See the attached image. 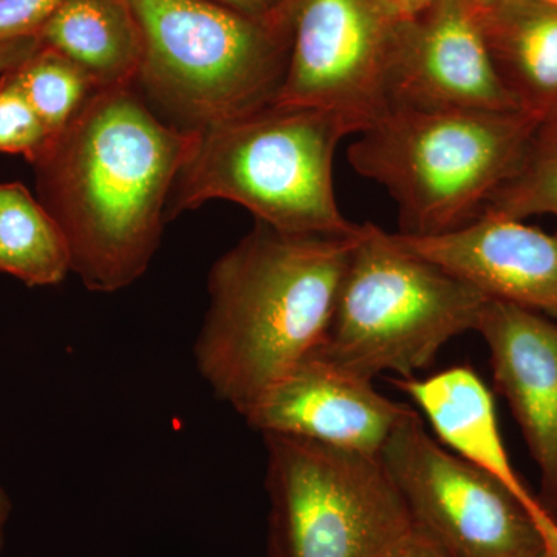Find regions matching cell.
<instances>
[{
	"instance_id": "6da1fadb",
	"label": "cell",
	"mask_w": 557,
	"mask_h": 557,
	"mask_svg": "<svg viewBox=\"0 0 557 557\" xmlns=\"http://www.w3.org/2000/svg\"><path fill=\"white\" fill-rule=\"evenodd\" d=\"M197 135L160 120L135 86L97 89L36 161L84 287L120 292L148 271Z\"/></svg>"
},
{
	"instance_id": "7a4b0ae2",
	"label": "cell",
	"mask_w": 557,
	"mask_h": 557,
	"mask_svg": "<svg viewBox=\"0 0 557 557\" xmlns=\"http://www.w3.org/2000/svg\"><path fill=\"white\" fill-rule=\"evenodd\" d=\"M354 236H302L256 222L212 265L194 357L242 417L327 335Z\"/></svg>"
},
{
	"instance_id": "3957f363",
	"label": "cell",
	"mask_w": 557,
	"mask_h": 557,
	"mask_svg": "<svg viewBox=\"0 0 557 557\" xmlns=\"http://www.w3.org/2000/svg\"><path fill=\"white\" fill-rule=\"evenodd\" d=\"M172 188L166 220L211 200L247 208L260 223L302 236H354L341 212L333 161L343 138L361 134L336 110L273 104L197 131Z\"/></svg>"
},
{
	"instance_id": "277c9868",
	"label": "cell",
	"mask_w": 557,
	"mask_h": 557,
	"mask_svg": "<svg viewBox=\"0 0 557 557\" xmlns=\"http://www.w3.org/2000/svg\"><path fill=\"white\" fill-rule=\"evenodd\" d=\"M541 127L523 112L392 108L347 156L359 175L391 194L399 234L438 236L482 215Z\"/></svg>"
},
{
	"instance_id": "5b68a950",
	"label": "cell",
	"mask_w": 557,
	"mask_h": 557,
	"mask_svg": "<svg viewBox=\"0 0 557 557\" xmlns=\"http://www.w3.org/2000/svg\"><path fill=\"white\" fill-rule=\"evenodd\" d=\"M139 36L135 87L172 124L203 131L276 101L292 21L267 22L215 0H126Z\"/></svg>"
},
{
	"instance_id": "8992f818",
	"label": "cell",
	"mask_w": 557,
	"mask_h": 557,
	"mask_svg": "<svg viewBox=\"0 0 557 557\" xmlns=\"http://www.w3.org/2000/svg\"><path fill=\"white\" fill-rule=\"evenodd\" d=\"M486 300L478 288L366 223L317 351L369 381L384 372L413 379L450 339L478 327Z\"/></svg>"
},
{
	"instance_id": "52a82bcc",
	"label": "cell",
	"mask_w": 557,
	"mask_h": 557,
	"mask_svg": "<svg viewBox=\"0 0 557 557\" xmlns=\"http://www.w3.org/2000/svg\"><path fill=\"white\" fill-rule=\"evenodd\" d=\"M263 438L270 557H387L412 533L408 505L380 456Z\"/></svg>"
},
{
	"instance_id": "ba28073f",
	"label": "cell",
	"mask_w": 557,
	"mask_h": 557,
	"mask_svg": "<svg viewBox=\"0 0 557 557\" xmlns=\"http://www.w3.org/2000/svg\"><path fill=\"white\" fill-rule=\"evenodd\" d=\"M413 527L456 557H533L548 548L525 505L507 487L449 453L410 410L380 453Z\"/></svg>"
},
{
	"instance_id": "9c48e42d",
	"label": "cell",
	"mask_w": 557,
	"mask_h": 557,
	"mask_svg": "<svg viewBox=\"0 0 557 557\" xmlns=\"http://www.w3.org/2000/svg\"><path fill=\"white\" fill-rule=\"evenodd\" d=\"M277 104L336 110L362 132L391 110L398 24L381 0H292Z\"/></svg>"
},
{
	"instance_id": "30bf717a",
	"label": "cell",
	"mask_w": 557,
	"mask_h": 557,
	"mask_svg": "<svg viewBox=\"0 0 557 557\" xmlns=\"http://www.w3.org/2000/svg\"><path fill=\"white\" fill-rule=\"evenodd\" d=\"M392 108L522 112L498 78L471 0H435L399 22Z\"/></svg>"
},
{
	"instance_id": "8fae6325",
	"label": "cell",
	"mask_w": 557,
	"mask_h": 557,
	"mask_svg": "<svg viewBox=\"0 0 557 557\" xmlns=\"http://www.w3.org/2000/svg\"><path fill=\"white\" fill-rule=\"evenodd\" d=\"M412 410L313 350L245 413L262 435H288L380 456Z\"/></svg>"
},
{
	"instance_id": "7c38bea8",
	"label": "cell",
	"mask_w": 557,
	"mask_h": 557,
	"mask_svg": "<svg viewBox=\"0 0 557 557\" xmlns=\"http://www.w3.org/2000/svg\"><path fill=\"white\" fill-rule=\"evenodd\" d=\"M399 247L449 271L487 299L516 304L557 321V233L522 220L482 214L438 234H392Z\"/></svg>"
},
{
	"instance_id": "4fadbf2b",
	"label": "cell",
	"mask_w": 557,
	"mask_h": 557,
	"mask_svg": "<svg viewBox=\"0 0 557 557\" xmlns=\"http://www.w3.org/2000/svg\"><path fill=\"white\" fill-rule=\"evenodd\" d=\"M475 332L490 348L494 384L541 469L539 502L557 522V321L487 299Z\"/></svg>"
},
{
	"instance_id": "5bb4252c",
	"label": "cell",
	"mask_w": 557,
	"mask_h": 557,
	"mask_svg": "<svg viewBox=\"0 0 557 557\" xmlns=\"http://www.w3.org/2000/svg\"><path fill=\"white\" fill-rule=\"evenodd\" d=\"M431 421L443 445L518 497L536 519L547 547L557 555V522L512 468L502 442L493 395L471 368L457 366L426 380H392Z\"/></svg>"
},
{
	"instance_id": "9a60e30c",
	"label": "cell",
	"mask_w": 557,
	"mask_h": 557,
	"mask_svg": "<svg viewBox=\"0 0 557 557\" xmlns=\"http://www.w3.org/2000/svg\"><path fill=\"white\" fill-rule=\"evenodd\" d=\"M491 60L522 112L544 124L557 119V7L505 0L479 11Z\"/></svg>"
},
{
	"instance_id": "2e32d148",
	"label": "cell",
	"mask_w": 557,
	"mask_h": 557,
	"mask_svg": "<svg viewBox=\"0 0 557 557\" xmlns=\"http://www.w3.org/2000/svg\"><path fill=\"white\" fill-rule=\"evenodd\" d=\"M39 38L83 69L97 89L137 84L141 36L126 0H64Z\"/></svg>"
},
{
	"instance_id": "e0dca14e",
	"label": "cell",
	"mask_w": 557,
	"mask_h": 557,
	"mask_svg": "<svg viewBox=\"0 0 557 557\" xmlns=\"http://www.w3.org/2000/svg\"><path fill=\"white\" fill-rule=\"evenodd\" d=\"M70 271L67 239L49 209L21 183L0 185V273L47 287Z\"/></svg>"
},
{
	"instance_id": "ac0fdd59",
	"label": "cell",
	"mask_w": 557,
	"mask_h": 557,
	"mask_svg": "<svg viewBox=\"0 0 557 557\" xmlns=\"http://www.w3.org/2000/svg\"><path fill=\"white\" fill-rule=\"evenodd\" d=\"M11 75L53 137L67 127L97 90L83 69L46 46L11 70Z\"/></svg>"
},
{
	"instance_id": "d6986e66",
	"label": "cell",
	"mask_w": 557,
	"mask_h": 557,
	"mask_svg": "<svg viewBox=\"0 0 557 557\" xmlns=\"http://www.w3.org/2000/svg\"><path fill=\"white\" fill-rule=\"evenodd\" d=\"M482 214L523 220L557 218V131L542 126L518 171L487 200Z\"/></svg>"
},
{
	"instance_id": "ffe728a7",
	"label": "cell",
	"mask_w": 557,
	"mask_h": 557,
	"mask_svg": "<svg viewBox=\"0 0 557 557\" xmlns=\"http://www.w3.org/2000/svg\"><path fill=\"white\" fill-rule=\"evenodd\" d=\"M53 138L10 70L0 78V152L21 153L36 163Z\"/></svg>"
},
{
	"instance_id": "44dd1931",
	"label": "cell",
	"mask_w": 557,
	"mask_h": 557,
	"mask_svg": "<svg viewBox=\"0 0 557 557\" xmlns=\"http://www.w3.org/2000/svg\"><path fill=\"white\" fill-rule=\"evenodd\" d=\"M64 0H0V40L39 36Z\"/></svg>"
},
{
	"instance_id": "7402d4cb",
	"label": "cell",
	"mask_w": 557,
	"mask_h": 557,
	"mask_svg": "<svg viewBox=\"0 0 557 557\" xmlns=\"http://www.w3.org/2000/svg\"><path fill=\"white\" fill-rule=\"evenodd\" d=\"M222 5L267 22L289 21V0H215Z\"/></svg>"
},
{
	"instance_id": "603a6c76",
	"label": "cell",
	"mask_w": 557,
	"mask_h": 557,
	"mask_svg": "<svg viewBox=\"0 0 557 557\" xmlns=\"http://www.w3.org/2000/svg\"><path fill=\"white\" fill-rule=\"evenodd\" d=\"M42 47L39 36H27L10 40H0V76L16 69Z\"/></svg>"
},
{
	"instance_id": "cb8c5ba5",
	"label": "cell",
	"mask_w": 557,
	"mask_h": 557,
	"mask_svg": "<svg viewBox=\"0 0 557 557\" xmlns=\"http://www.w3.org/2000/svg\"><path fill=\"white\" fill-rule=\"evenodd\" d=\"M387 557H456L450 555L448 549L443 548L437 541L428 536L424 531L413 527L412 533L409 534L401 544Z\"/></svg>"
},
{
	"instance_id": "d4e9b609",
	"label": "cell",
	"mask_w": 557,
	"mask_h": 557,
	"mask_svg": "<svg viewBox=\"0 0 557 557\" xmlns=\"http://www.w3.org/2000/svg\"><path fill=\"white\" fill-rule=\"evenodd\" d=\"M397 22H409L424 13L435 0H381Z\"/></svg>"
},
{
	"instance_id": "484cf974",
	"label": "cell",
	"mask_w": 557,
	"mask_h": 557,
	"mask_svg": "<svg viewBox=\"0 0 557 557\" xmlns=\"http://www.w3.org/2000/svg\"><path fill=\"white\" fill-rule=\"evenodd\" d=\"M11 512H13V502L2 486H0V552L5 545L7 525H9Z\"/></svg>"
},
{
	"instance_id": "4316f807",
	"label": "cell",
	"mask_w": 557,
	"mask_h": 557,
	"mask_svg": "<svg viewBox=\"0 0 557 557\" xmlns=\"http://www.w3.org/2000/svg\"><path fill=\"white\" fill-rule=\"evenodd\" d=\"M474 3L475 9L479 11H486L490 9H494V7L500 5L505 0H471Z\"/></svg>"
},
{
	"instance_id": "83f0119b",
	"label": "cell",
	"mask_w": 557,
	"mask_h": 557,
	"mask_svg": "<svg viewBox=\"0 0 557 557\" xmlns=\"http://www.w3.org/2000/svg\"><path fill=\"white\" fill-rule=\"evenodd\" d=\"M533 557H557L555 552H552L549 548L542 549L541 553H537L536 556Z\"/></svg>"
},
{
	"instance_id": "f1b7e54d",
	"label": "cell",
	"mask_w": 557,
	"mask_h": 557,
	"mask_svg": "<svg viewBox=\"0 0 557 557\" xmlns=\"http://www.w3.org/2000/svg\"><path fill=\"white\" fill-rule=\"evenodd\" d=\"M544 126H549L557 131V119L553 120L552 123L544 124Z\"/></svg>"
},
{
	"instance_id": "f546056e",
	"label": "cell",
	"mask_w": 557,
	"mask_h": 557,
	"mask_svg": "<svg viewBox=\"0 0 557 557\" xmlns=\"http://www.w3.org/2000/svg\"><path fill=\"white\" fill-rule=\"evenodd\" d=\"M544 2L552 3V5L557 7V0H544Z\"/></svg>"
}]
</instances>
